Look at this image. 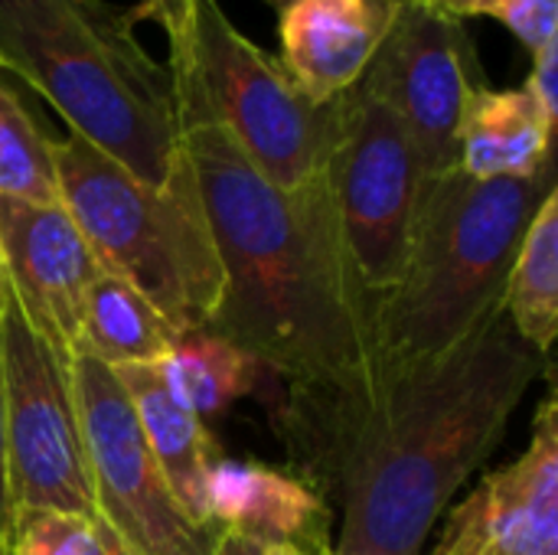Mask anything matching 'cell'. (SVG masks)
<instances>
[{
  "mask_svg": "<svg viewBox=\"0 0 558 555\" xmlns=\"http://www.w3.org/2000/svg\"><path fill=\"white\" fill-rule=\"evenodd\" d=\"M13 520V504L7 491V458H3V379H0V553H7V533Z\"/></svg>",
  "mask_w": 558,
  "mask_h": 555,
  "instance_id": "24",
  "label": "cell"
},
{
  "mask_svg": "<svg viewBox=\"0 0 558 555\" xmlns=\"http://www.w3.org/2000/svg\"><path fill=\"white\" fill-rule=\"evenodd\" d=\"M177 121L222 268L209 330L288 386L337 383L369 366L379 294L347 249L327 177L284 190L213 118L177 105Z\"/></svg>",
  "mask_w": 558,
  "mask_h": 555,
  "instance_id": "2",
  "label": "cell"
},
{
  "mask_svg": "<svg viewBox=\"0 0 558 555\" xmlns=\"http://www.w3.org/2000/svg\"><path fill=\"white\" fill-rule=\"evenodd\" d=\"M445 10L454 16H494L500 20L530 56L558 39V0H451Z\"/></svg>",
  "mask_w": 558,
  "mask_h": 555,
  "instance_id": "22",
  "label": "cell"
},
{
  "mask_svg": "<svg viewBox=\"0 0 558 555\" xmlns=\"http://www.w3.org/2000/svg\"><path fill=\"white\" fill-rule=\"evenodd\" d=\"M0 265L33 327L72 357L82 304L101 265L62 200L0 196Z\"/></svg>",
  "mask_w": 558,
  "mask_h": 555,
  "instance_id": "12",
  "label": "cell"
},
{
  "mask_svg": "<svg viewBox=\"0 0 558 555\" xmlns=\"http://www.w3.org/2000/svg\"><path fill=\"white\" fill-rule=\"evenodd\" d=\"M0 555H7V553H0Z\"/></svg>",
  "mask_w": 558,
  "mask_h": 555,
  "instance_id": "31",
  "label": "cell"
},
{
  "mask_svg": "<svg viewBox=\"0 0 558 555\" xmlns=\"http://www.w3.org/2000/svg\"><path fill=\"white\" fill-rule=\"evenodd\" d=\"M265 555H311V553H304V550H298V546H268Z\"/></svg>",
  "mask_w": 558,
  "mask_h": 555,
  "instance_id": "27",
  "label": "cell"
},
{
  "mask_svg": "<svg viewBox=\"0 0 558 555\" xmlns=\"http://www.w3.org/2000/svg\"><path fill=\"white\" fill-rule=\"evenodd\" d=\"M428 555H558V406L536 412L530 448L458 504Z\"/></svg>",
  "mask_w": 558,
  "mask_h": 555,
  "instance_id": "11",
  "label": "cell"
},
{
  "mask_svg": "<svg viewBox=\"0 0 558 555\" xmlns=\"http://www.w3.org/2000/svg\"><path fill=\"white\" fill-rule=\"evenodd\" d=\"M402 0H275L281 65L314 98L347 95L369 69Z\"/></svg>",
  "mask_w": 558,
  "mask_h": 555,
  "instance_id": "13",
  "label": "cell"
},
{
  "mask_svg": "<svg viewBox=\"0 0 558 555\" xmlns=\"http://www.w3.org/2000/svg\"><path fill=\"white\" fill-rule=\"evenodd\" d=\"M356 85L402 121L425 177L458 167L461 114L471 92L484 85L461 16L435 3L402 0Z\"/></svg>",
  "mask_w": 558,
  "mask_h": 555,
  "instance_id": "10",
  "label": "cell"
},
{
  "mask_svg": "<svg viewBox=\"0 0 558 555\" xmlns=\"http://www.w3.org/2000/svg\"><path fill=\"white\" fill-rule=\"evenodd\" d=\"M134 16L163 26L180 108L226 128L284 190L324 173L347 121V95L314 101L278 56L235 29L216 0H141Z\"/></svg>",
  "mask_w": 558,
  "mask_h": 555,
  "instance_id": "5",
  "label": "cell"
},
{
  "mask_svg": "<svg viewBox=\"0 0 558 555\" xmlns=\"http://www.w3.org/2000/svg\"><path fill=\"white\" fill-rule=\"evenodd\" d=\"M69 353L26 317L7 275L0 278L3 458L13 510L46 507L95 517Z\"/></svg>",
  "mask_w": 558,
  "mask_h": 555,
  "instance_id": "7",
  "label": "cell"
},
{
  "mask_svg": "<svg viewBox=\"0 0 558 555\" xmlns=\"http://www.w3.org/2000/svg\"><path fill=\"white\" fill-rule=\"evenodd\" d=\"M546 357L500 314L432 360H383L288 386L275 429L298 478L337 510L333 555H422L428 530L487 461Z\"/></svg>",
  "mask_w": 558,
  "mask_h": 555,
  "instance_id": "1",
  "label": "cell"
},
{
  "mask_svg": "<svg viewBox=\"0 0 558 555\" xmlns=\"http://www.w3.org/2000/svg\"><path fill=\"white\" fill-rule=\"evenodd\" d=\"M111 370L134 406V415L144 429L150 455L157 458L177 504L183 507L190 520L213 527L209 510H206V481L219 458L206 432V422L193 415L190 409H183L167 393L154 363H128V366H111Z\"/></svg>",
  "mask_w": 558,
  "mask_h": 555,
  "instance_id": "16",
  "label": "cell"
},
{
  "mask_svg": "<svg viewBox=\"0 0 558 555\" xmlns=\"http://www.w3.org/2000/svg\"><path fill=\"white\" fill-rule=\"evenodd\" d=\"M108 527L98 517L26 507L13 510L7 555H101Z\"/></svg>",
  "mask_w": 558,
  "mask_h": 555,
  "instance_id": "21",
  "label": "cell"
},
{
  "mask_svg": "<svg viewBox=\"0 0 558 555\" xmlns=\"http://www.w3.org/2000/svg\"><path fill=\"white\" fill-rule=\"evenodd\" d=\"M69 370L95 517L131 555H213L222 530L183 514L114 370L85 353Z\"/></svg>",
  "mask_w": 558,
  "mask_h": 555,
  "instance_id": "8",
  "label": "cell"
},
{
  "mask_svg": "<svg viewBox=\"0 0 558 555\" xmlns=\"http://www.w3.org/2000/svg\"><path fill=\"white\" fill-rule=\"evenodd\" d=\"M52 164L59 200L101 272L134 285L177 334L209 327L222 268L186 157L163 186H150L69 134L52 141Z\"/></svg>",
  "mask_w": 558,
  "mask_h": 555,
  "instance_id": "6",
  "label": "cell"
},
{
  "mask_svg": "<svg viewBox=\"0 0 558 555\" xmlns=\"http://www.w3.org/2000/svg\"><path fill=\"white\" fill-rule=\"evenodd\" d=\"M209 523L258 546L330 553V507L298 474L258 461H216L206 481Z\"/></svg>",
  "mask_w": 558,
  "mask_h": 555,
  "instance_id": "14",
  "label": "cell"
},
{
  "mask_svg": "<svg viewBox=\"0 0 558 555\" xmlns=\"http://www.w3.org/2000/svg\"><path fill=\"white\" fill-rule=\"evenodd\" d=\"M556 164L523 180H477L461 167L422 177L399 285L376 301L383 360L458 350L504 314L507 278Z\"/></svg>",
  "mask_w": 558,
  "mask_h": 555,
  "instance_id": "4",
  "label": "cell"
},
{
  "mask_svg": "<svg viewBox=\"0 0 558 555\" xmlns=\"http://www.w3.org/2000/svg\"><path fill=\"white\" fill-rule=\"evenodd\" d=\"M556 121L526 88L477 85L458 128V167L477 180H523L553 164Z\"/></svg>",
  "mask_w": 558,
  "mask_h": 555,
  "instance_id": "15",
  "label": "cell"
},
{
  "mask_svg": "<svg viewBox=\"0 0 558 555\" xmlns=\"http://www.w3.org/2000/svg\"><path fill=\"white\" fill-rule=\"evenodd\" d=\"M536 101L539 108L556 121L558 118V39L546 43L543 49L533 52V69L526 75V85H523Z\"/></svg>",
  "mask_w": 558,
  "mask_h": 555,
  "instance_id": "23",
  "label": "cell"
},
{
  "mask_svg": "<svg viewBox=\"0 0 558 555\" xmlns=\"http://www.w3.org/2000/svg\"><path fill=\"white\" fill-rule=\"evenodd\" d=\"M504 314L526 347L549 357L558 334V190L543 200L523 232L507 278Z\"/></svg>",
  "mask_w": 558,
  "mask_h": 555,
  "instance_id": "19",
  "label": "cell"
},
{
  "mask_svg": "<svg viewBox=\"0 0 558 555\" xmlns=\"http://www.w3.org/2000/svg\"><path fill=\"white\" fill-rule=\"evenodd\" d=\"M347 249L373 294H389L405 268L422 164L402 121L360 85L324 167Z\"/></svg>",
  "mask_w": 558,
  "mask_h": 555,
  "instance_id": "9",
  "label": "cell"
},
{
  "mask_svg": "<svg viewBox=\"0 0 558 555\" xmlns=\"http://www.w3.org/2000/svg\"><path fill=\"white\" fill-rule=\"evenodd\" d=\"M0 196L59 203L52 141L43 137L23 101L0 82Z\"/></svg>",
  "mask_w": 558,
  "mask_h": 555,
  "instance_id": "20",
  "label": "cell"
},
{
  "mask_svg": "<svg viewBox=\"0 0 558 555\" xmlns=\"http://www.w3.org/2000/svg\"><path fill=\"white\" fill-rule=\"evenodd\" d=\"M0 278H3V265H0Z\"/></svg>",
  "mask_w": 558,
  "mask_h": 555,
  "instance_id": "29",
  "label": "cell"
},
{
  "mask_svg": "<svg viewBox=\"0 0 558 555\" xmlns=\"http://www.w3.org/2000/svg\"><path fill=\"white\" fill-rule=\"evenodd\" d=\"M134 26V7L108 0H0V69L29 82L69 134L163 186L183 160L177 88Z\"/></svg>",
  "mask_w": 558,
  "mask_h": 555,
  "instance_id": "3",
  "label": "cell"
},
{
  "mask_svg": "<svg viewBox=\"0 0 558 555\" xmlns=\"http://www.w3.org/2000/svg\"><path fill=\"white\" fill-rule=\"evenodd\" d=\"M327 555H333V553H327Z\"/></svg>",
  "mask_w": 558,
  "mask_h": 555,
  "instance_id": "30",
  "label": "cell"
},
{
  "mask_svg": "<svg viewBox=\"0 0 558 555\" xmlns=\"http://www.w3.org/2000/svg\"><path fill=\"white\" fill-rule=\"evenodd\" d=\"M101 555H131V553H128V550H124V546H121V543L114 540V533L108 530V540H105V553H101Z\"/></svg>",
  "mask_w": 558,
  "mask_h": 555,
  "instance_id": "26",
  "label": "cell"
},
{
  "mask_svg": "<svg viewBox=\"0 0 558 555\" xmlns=\"http://www.w3.org/2000/svg\"><path fill=\"white\" fill-rule=\"evenodd\" d=\"M422 3H435V7H448L451 0H422Z\"/></svg>",
  "mask_w": 558,
  "mask_h": 555,
  "instance_id": "28",
  "label": "cell"
},
{
  "mask_svg": "<svg viewBox=\"0 0 558 555\" xmlns=\"http://www.w3.org/2000/svg\"><path fill=\"white\" fill-rule=\"evenodd\" d=\"M154 370L167 393L199 419L219 415L245 399L265 373L242 347L209 327L177 334Z\"/></svg>",
  "mask_w": 558,
  "mask_h": 555,
  "instance_id": "18",
  "label": "cell"
},
{
  "mask_svg": "<svg viewBox=\"0 0 558 555\" xmlns=\"http://www.w3.org/2000/svg\"><path fill=\"white\" fill-rule=\"evenodd\" d=\"M213 555H265V546H258L245 536H235V533H222Z\"/></svg>",
  "mask_w": 558,
  "mask_h": 555,
  "instance_id": "25",
  "label": "cell"
},
{
  "mask_svg": "<svg viewBox=\"0 0 558 555\" xmlns=\"http://www.w3.org/2000/svg\"><path fill=\"white\" fill-rule=\"evenodd\" d=\"M173 340L177 330L134 285L111 272H98L82 304L72 353H85L105 366L157 363Z\"/></svg>",
  "mask_w": 558,
  "mask_h": 555,
  "instance_id": "17",
  "label": "cell"
}]
</instances>
